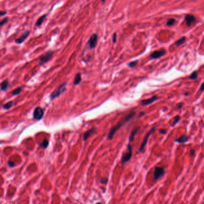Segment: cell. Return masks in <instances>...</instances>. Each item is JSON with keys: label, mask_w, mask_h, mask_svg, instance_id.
<instances>
[{"label": "cell", "mask_w": 204, "mask_h": 204, "mask_svg": "<svg viewBox=\"0 0 204 204\" xmlns=\"http://www.w3.org/2000/svg\"><path fill=\"white\" fill-rule=\"evenodd\" d=\"M135 116V112H132V113H131V114H128L127 116H126L125 118H123V119H122V120L120 121V122H119V123H117V125H116L114 127H113L110 131L108 134V139H111L112 138H113V136H114V134L116 133V131L119 130V129H120V128L123 126V125H125V123H127V122H129V120H131V119H132Z\"/></svg>", "instance_id": "obj_1"}, {"label": "cell", "mask_w": 204, "mask_h": 204, "mask_svg": "<svg viewBox=\"0 0 204 204\" xmlns=\"http://www.w3.org/2000/svg\"><path fill=\"white\" fill-rule=\"evenodd\" d=\"M67 83L66 82L62 84H61L59 87H58L57 89H56L53 92H52L50 96V98L51 100H53L55 98H57L58 97L61 95V94H62L67 89Z\"/></svg>", "instance_id": "obj_2"}, {"label": "cell", "mask_w": 204, "mask_h": 204, "mask_svg": "<svg viewBox=\"0 0 204 204\" xmlns=\"http://www.w3.org/2000/svg\"><path fill=\"white\" fill-rule=\"evenodd\" d=\"M54 55V52L52 50H49L47 51V52H46L44 54H43V55L40 56V58H39V65H42L43 64H46V62H47L48 61H49L52 59V56H53Z\"/></svg>", "instance_id": "obj_3"}, {"label": "cell", "mask_w": 204, "mask_h": 204, "mask_svg": "<svg viewBox=\"0 0 204 204\" xmlns=\"http://www.w3.org/2000/svg\"><path fill=\"white\" fill-rule=\"evenodd\" d=\"M156 127H153V128H151L150 130L148 132H147L146 135H145V136H144L143 140H142V143H141L140 147H139V152H140V153L144 152V149H145V146H146L147 142H148L149 136H150L151 134L153 133V132H154V131L156 130Z\"/></svg>", "instance_id": "obj_4"}, {"label": "cell", "mask_w": 204, "mask_h": 204, "mask_svg": "<svg viewBox=\"0 0 204 204\" xmlns=\"http://www.w3.org/2000/svg\"><path fill=\"white\" fill-rule=\"evenodd\" d=\"M131 142H129L128 145L127 147V152L125 153V154H123L122 157V163H125L127 162L131 159V157H132V145H131Z\"/></svg>", "instance_id": "obj_5"}, {"label": "cell", "mask_w": 204, "mask_h": 204, "mask_svg": "<svg viewBox=\"0 0 204 204\" xmlns=\"http://www.w3.org/2000/svg\"><path fill=\"white\" fill-rule=\"evenodd\" d=\"M165 174V171L164 168L156 167L153 172V180L157 181L161 177H162Z\"/></svg>", "instance_id": "obj_6"}, {"label": "cell", "mask_w": 204, "mask_h": 204, "mask_svg": "<svg viewBox=\"0 0 204 204\" xmlns=\"http://www.w3.org/2000/svg\"><path fill=\"white\" fill-rule=\"evenodd\" d=\"M98 39V35L97 34L94 33L90 36L89 39L88 43H87L90 49H93L97 46Z\"/></svg>", "instance_id": "obj_7"}, {"label": "cell", "mask_w": 204, "mask_h": 204, "mask_svg": "<svg viewBox=\"0 0 204 204\" xmlns=\"http://www.w3.org/2000/svg\"><path fill=\"white\" fill-rule=\"evenodd\" d=\"M44 116V111L41 108L38 107L34 111L33 116L36 120H41Z\"/></svg>", "instance_id": "obj_8"}, {"label": "cell", "mask_w": 204, "mask_h": 204, "mask_svg": "<svg viewBox=\"0 0 204 204\" xmlns=\"http://www.w3.org/2000/svg\"><path fill=\"white\" fill-rule=\"evenodd\" d=\"M166 51L165 49H161V50H156L151 53L150 57L151 59H158L162 57L165 54Z\"/></svg>", "instance_id": "obj_9"}, {"label": "cell", "mask_w": 204, "mask_h": 204, "mask_svg": "<svg viewBox=\"0 0 204 204\" xmlns=\"http://www.w3.org/2000/svg\"><path fill=\"white\" fill-rule=\"evenodd\" d=\"M30 32L29 31H26L20 37L16 39L15 43L16 44H20L24 43L25 41L26 40V39H27V38L28 37V36L30 35Z\"/></svg>", "instance_id": "obj_10"}, {"label": "cell", "mask_w": 204, "mask_h": 204, "mask_svg": "<svg viewBox=\"0 0 204 204\" xmlns=\"http://www.w3.org/2000/svg\"><path fill=\"white\" fill-rule=\"evenodd\" d=\"M158 100V97L156 95H154L153 97L147 99V100H142L141 101V104L143 106H146L148 105L152 104L154 102H155L156 101H157Z\"/></svg>", "instance_id": "obj_11"}, {"label": "cell", "mask_w": 204, "mask_h": 204, "mask_svg": "<svg viewBox=\"0 0 204 204\" xmlns=\"http://www.w3.org/2000/svg\"><path fill=\"white\" fill-rule=\"evenodd\" d=\"M185 21L187 26H190L193 23L196 21V17L192 14H187L185 17Z\"/></svg>", "instance_id": "obj_12"}, {"label": "cell", "mask_w": 204, "mask_h": 204, "mask_svg": "<svg viewBox=\"0 0 204 204\" xmlns=\"http://www.w3.org/2000/svg\"><path fill=\"white\" fill-rule=\"evenodd\" d=\"M189 137L187 135H186V134H184V135H183L182 136H181L180 138H178V139H176L175 140V142H177L178 143H180V144H183V143H185V142H187L188 141H189Z\"/></svg>", "instance_id": "obj_13"}, {"label": "cell", "mask_w": 204, "mask_h": 204, "mask_svg": "<svg viewBox=\"0 0 204 204\" xmlns=\"http://www.w3.org/2000/svg\"><path fill=\"white\" fill-rule=\"evenodd\" d=\"M139 129H140V128H139V127H138V128H135V129H133V130L132 131V132H131L130 136H129V142H132V141H134V138H135V135H136V134H137L138 131L139 130Z\"/></svg>", "instance_id": "obj_14"}, {"label": "cell", "mask_w": 204, "mask_h": 204, "mask_svg": "<svg viewBox=\"0 0 204 204\" xmlns=\"http://www.w3.org/2000/svg\"><path fill=\"white\" fill-rule=\"evenodd\" d=\"M95 129H96L95 128H92V129H89V130L87 131L86 132H85V133H84L83 135V140L84 141L87 140V139H88V138L89 137L90 135H91V134H93L95 132Z\"/></svg>", "instance_id": "obj_15"}, {"label": "cell", "mask_w": 204, "mask_h": 204, "mask_svg": "<svg viewBox=\"0 0 204 204\" xmlns=\"http://www.w3.org/2000/svg\"><path fill=\"white\" fill-rule=\"evenodd\" d=\"M47 14H45L39 17V18L38 19L37 21L36 22V23H35L36 27H40V26L42 25V24H43L44 20L46 19V18L47 17Z\"/></svg>", "instance_id": "obj_16"}, {"label": "cell", "mask_w": 204, "mask_h": 204, "mask_svg": "<svg viewBox=\"0 0 204 204\" xmlns=\"http://www.w3.org/2000/svg\"><path fill=\"white\" fill-rule=\"evenodd\" d=\"M8 86H9V81L7 80H4L1 84V89L2 91H5L7 89Z\"/></svg>", "instance_id": "obj_17"}, {"label": "cell", "mask_w": 204, "mask_h": 204, "mask_svg": "<svg viewBox=\"0 0 204 204\" xmlns=\"http://www.w3.org/2000/svg\"><path fill=\"white\" fill-rule=\"evenodd\" d=\"M81 74L80 73H78L75 75V78H74V82L73 83L75 85H77L81 82Z\"/></svg>", "instance_id": "obj_18"}, {"label": "cell", "mask_w": 204, "mask_h": 204, "mask_svg": "<svg viewBox=\"0 0 204 204\" xmlns=\"http://www.w3.org/2000/svg\"><path fill=\"white\" fill-rule=\"evenodd\" d=\"M185 41H186V37H183L179 39V40H178L177 41L175 42V44L177 45V46H180V45L183 44L184 43Z\"/></svg>", "instance_id": "obj_19"}, {"label": "cell", "mask_w": 204, "mask_h": 204, "mask_svg": "<svg viewBox=\"0 0 204 204\" xmlns=\"http://www.w3.org/2000/svg\"><path fill=\"white\" fill-rule=\"evenodd\" d=\"M198 74L197 71H194V72H192V74H190V75L189 76V78L191 80H196L198 78Z\"/></svg>", "instance_id": "obj_20"}, {"label": "cell", "mask_w": 204, "mask_h": 204, "mask_svg": "<svg viewBox=\"0 0 204 204\" xmlns=\"http://www.w3.org/2000/svg\"><path fill=\"white\" fill-rule=\"evenodd\" d=\"M180 120V116H175V117L174 118V121H173V123L171 125V126H174L175 125L177 124L178 122H179V120Z\"/></svg>", "instance_id": "obj_21"}, {"label": "cell", "mask_w": 204, "mask_h": 204, "mask_svg": "<svg viewBox=\"0 0 204 204\" xmlns=\"http://www.w3.org/2000/svg\"><path fill=\"white\" fill-rule=\"evenodd\" d=\"M13 106V101H9L8 102H7L6 104L3 105V108L4 109H6V110H8Z\"/></svg>", "instance_id": "obj_22"}, {"label": "cell", "mask_w": 204, "mask_h": 204, "mask_svg": "<svg viewBox=\"0 0 204 204\" xmlns=\"http://www.w3.org/2000/svg\"><path fill=\"white\" fill-rule=\"evenodd\" d=\"M21 90H22V87H17V88L16 89H14L13 91L12 92V94L13 95H19L20 94V92H21Z\"/></svg>", "instance_id": "obj_23"}, {"label": "cell", "mask_w": 204, "mask_h": 204, "mask_svg": "<svg viewBox=\"0 0 204 204\" xmlns=\"http://www.w3.org/2000/svg\"><path fill=\"white\" fill-rule=\"evenodd\" d=\"M138 62V61H132V62H131L130 63H129V64H128V67H130V68H134V67H135L136 65H137Z\"/></svg>", "instance_id": "obj_24"}, {"label": "cell", "mask_w": 204, "mask_h": 204, "mask_svg": "<svg viewBox=\"0 0 204 204\" xmlns=\"http://www.w3.org/2000/svg\"><path fill=\"white\" fill-rule=\"evenodd\" d=\"M48 144H49V141H48L47 139H44V140L43 141V142L41 144V147H43L44 148H46L48 146Z\"/></svg>", "instance_id": "obj_25"}, {"label": "cell", "mask_w": 204, "mask_h": 204, "mask_svg": "<svg viewBox=\"0 0 204 204\" xmlns=\"http://www.w3.org/2000/svg\"><path fill=\"white\" fill-rule=\"evenodd\" d=\"M8 22V17H5V18H4L3 19L1 20V22H0V25H1V27H2V26L6 24L7 22Z\"/></svg>", "instance_id": "obj_26"}, {"label": "cell", "mask_w": 204, "mask_h": 204, "mask_svg": "<svg viewBox=\"0 0 204 204\" xmlns=\"http://www.w3.org/2000/svg\"><path fill=\"white\" fill-rule=\"evenodd\" d=\"M175 19H171L168 20V21L167 23V26L170 27V26L173 25L175 24Z\"/></svg>", "instance_id": "obj_27"}, {"label": "cell", "mask_w": 204, "mask_h": 204, "mask_svg": "<svg viewBox=\"0 0 204 204\" xmlns=\"http://www.w3.org/2000/svg\"><path fill=\"white\" fill-rule=\"evenodd\" d=\"M100 181L101 183H102V184H107V182H108V179L107 178H101L100 180Z\"/></svg>", "instance_id": "obj_28"}, {"label": "cell", "mask_w": 204, "mask_h": 204, "mask_svg": "<svg viewBox=\"0 0 204 204\" xmlns=\"http://www.w3.org/2000/svg\"><path fill=\"white\" fill-rule=\"evenodd\" d=\"M116 41H117V34L115 33L113 34V43H116Z\"/></svg>", "instance_id": "obj_29"}, {"label": "cell", "mask_w": 204, "mask_h": 204, "mask_svg": "<svg viewBox=\"0 0 204 204\" xmlns=\"http://www.w3.org/2000/svg\"><path fill=\"white\" fill-rule=\"evenodd\" d=\"M195 154H196V151L194 149L190 150V156H195Z\"/></svg>", "instance_id": "obj_30"}, {"label": "cell", "mask_w": 204, "mask_h": 204, "mask_svg": "<svg viewBox=\"0 0 204 204\" xmlns=\"http://www.w3.org/2000/svg\"><path fill=\"white\" fill-rule=\"evenodd\" d=\"M159 132L162 134H165L167 133V130L165 129H162L161 130H159Z\"/></svg>", "instance_id": "obj_31"}, {"label": "cell", "mask_w": 204, "mask_h": 204, "mask_svg": "<svg viewBox=\"0 0 204 204\" xmlns=\"http://www.w3.org/2000/svg\"><path fill=\"white\" fill-rule=\"evenodd\" d=\"M7 13V12L6 11H1V12H0V15H1V16H4V15H5Z\"/></svg>", "instance_id": "obj_32"}, {"label": "cell", "mask_w": 204, "mask_h": 204, "mask_svg": "<svg viewBox=\"0 0 204 204\" xmlns=\"http://www.w3.org/2000/svg\"><path fill=\"white\" fill-rule=\"evenodd\" d=\"M8 165H9V167H14V164L13 162H11V161H8Z\"/></svg>", "instance_id": "obj_33"}, {"label": "cell", "mask_w": 204, "mask_h": 204, "mask_svg": "<svg viewBox=\"0 0 204 204\" xmlns=\"http://www.w3.org/2000/svg\"><path fill=\"white\" fill-rule=\"evenodd\" d=\"M183 103H179V104H178L177 105V108L181 109L182 107H183Z\"/></svg>", "instance_id": "obj_34"}, {"label": "cell", "mask_w": 204, "mask_h": 204, "mask_svg": "<svg viewBox=\"0 0 204 204\" xmlns=\"http://www.w3.org/2000/svg\"><path fill=\"white\" fill-rule=\"evenodd\" d=\"M199 90H200L201 92H204V83H203L202 84V85H201Z\"/></svg>", "instance_id": "obj_35"}, {"label": "cell", "mask_w": 204, "mask_h": 204, "mask_svg": "<svg viewBox=\"0 0 204 204\" xmlns=\"http://www.w3.org/2000/svg\"><path fill=\"white\" fill-rule=\"evenodd\" d=\"M145 114V113H144V112H142V113H139V117H142V116H144V115Z\"/></svg>", "instance_id": "obj_36"}, {"label": "cell", "mask_w": 204, "mask_h": 204, "mask_svg": "<svg viewBox=\"0 0 204 204\" xmlns=\"http://www.w3.org/2000/svg\"><path fill=\"white\" fill-rule=\"evenodd\" d=\"M189 92H187V93H185V94H184V95H186V96H187V95H189Z\"/></svg>", "instance_id": "obj_37"}, {"label": "cell", "mask_w": 204, "mask_h": 204, "mask_svg": "<svg viewBox=\"0 0 204 204\" xmlns=\"http://www.w3.org/2000/svg\"><path fill=\"white\" fill-rule=\"evenodd\" d=\"M107 1V0H101L102 2H104L105 1Z\"/></svg>", "instance_id": "obj_38"}]
</instances>
